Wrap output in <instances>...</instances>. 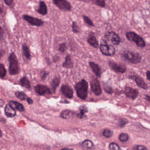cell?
I'll return each mask as SVG.
<instances>
[{
  "label": "cell",
  "instance_id": "6da1fadb",
  "mask_svg": "<svg viewBox=\"0 0 150 150\" xmlns=\"http://www.w3.org/2000/svg\"><path fill=\"white\" fill-rule=\"evenodd\" d=\"M77 95L81 99L85 100L88 95V84L86 81L81 80L75 86Z\"/></svg>",
  "mask_w": 150,
  "mask_h": 150
},
{
  "label": "cell",
  "instance_id": "7a4b0ae2",
  "mask_svg": "<svg viewBox=\"0 0 150 150\" xmlns=\"http://www.w3.org/2000/svg\"><path fill=\"white\" fill-rule=\"evenodd\" d=\"M126 36L129 41L134 42L139 47H145L146 46V43L144 39L134 32H127L126 33Z\"/></svg>",
  "mask_w": 150,
  "mask_h": 150
},
{
  "label": "cell",
  "instance_id": "3957f363",
  "mask_svg": "<svg viewBox=\"0 0 150 150\" xmlns=\"http://www.w3.org/2000/svg\"><path fill=\"white\" fill-rule=\"evenodd\" d=\"M122 57L125 60L133 64L139 63L142 59V56L140 54L131 51L124 52L122 54Z\"/></svg>",
  "mask_w": 150,
  "mask_h": 150
},
{
  "label": "cell",
  "instance_id": "277c9868",
  "mask_svg": "<svg viewBox=\"0 0 150 150\" xmlns=\"http://www.w3.org/2000/svg\"><path fill=\"white\" fill-rule=\"evenodd\" d=\"M9 74L11 75H15L18 74L19 65L16 56L14 52L11 53L9 56Z\"/></svg>",
  "mask_w": 150,
  "mask_h": 150
},
{
  "label": "cell",
  "instance_id": "5b68a950",
  "mask_svg": "<svg viewBox=\"0 0 150 150\" xmlns=\"http://www.w3.org/2000/svg\"><path fill=\"white\" fill-rule=\"evenodd\" d=\"M100 49L102 53L106 56H113L115 53V49L114 47L112 45H108L106 41L104 39L100 41Z\"/></svg>",
  "mask_w": 150,
  "mask_h": 150
},
{
  "label": "cell",
  "instance_id": "8992f818",
  "mask_svg": "<svg viewBox=\"0 0 150 150\" xmlns=\"http://www.w3.org/2000/svg\"><path fill=\"white\" fill-rule=\"evenodd\" d=\"M105 38L112 44L115 45H119L121 41L120 36L115 32L113 31L107 32L105 34Z\"/></svg>",
  "mask_w": 150,
  "mask_h": 150
},
{
  "label": "cell",
  "instance_id": "52a82bcc",
  "mask_svg": "<svg viewBox=\"0 0 150 150\" xmlns=\"http://www.w3.org/2000/svg\"><path fill=\"white\" fill-rule=\"evenodd\" d=\"M54 5L59 9L64 11H70L72 10V5L67 0H52Z\"/></svg>",
  "mask_w": 150,
  "mask_h": 150
},
{
  "label": "cell",
  "instance_id": "ba28073f",
  "mask_svg": "<svg viewBox=\"0 0 150 150\" xmlns=\"http://www.w3.org/2000/svg\"><path fill=\"white\" fill-rule=\"evenodd\" d=\"M23 18L28 23L33 26L40 27L44 24V21L38 18L34 17L27 15H23Z\"/></svg>",
  "mask_w": 150,
  "mask_h": 150
},
{
  "label": "cell",
  "instance_id": "9c48e42d",
  "mask_svg": "<svg viewBox=\"0 0 150 150\" xmlns=\"http://www.w3.org/2000/svg\"><path fill=\"white\" fill-rule=\"evenodd\" d=\"M91 87L92 91L97 96L100 95L102 92L99 82L96 78H93L91 80Z\"/></svg>",
  "mask_w": 150,
  "mask_h": 150
},
{
  "label": "cell",
  "instance_id": "30bf717a",
  "mask_svg": "<svg viewBox=\"0 0 150 150\" xmlns=\"http://www.w3.org/2000/svg\"><path fill=\"white\" fill-rule=\"evenodd\" d=\"M109 65L114 71L118 73H124L127 70L125 65L119 64L112 61L109 62Z\"/></svg>",
  "mask_w": 150,
  "mask_h": 150
},
{
  "label": "cell",
  "instance_id": "8fae6325",
  "mask_svg": "<svg viewBox=\"0 0 150 150\" xmlns=\"http://www.w3.org/2000/svg\"><path fill=\"white\" fill-rule=\"evenodd\" d=\"M87 42L90 45L94 48H98L99 47L98 41L97 40L94 33L91 32L88 35L87 39Z\"/></svg>",
  "mask_w": 150,
  "mask_h": 150
},
{
  "label": "cell",
  "instance_id": "7c38bea8",
  "mask_svg": "<svg viewBox=\"0 0 150 150\" xmlns=\"http://www.w3.org/2000/svg\"><path fill=\"white\" fill-rule=\"evenodd\" d=\"M35 89L36 92L39 95H41V96L49 95V94H51V92L50 89L46 85H39L35 87Z\"/></svg>",
  "mask_w": 150,
  "mask_h": 150
},
{
  "label": "cell",
  "instance_id": "4fadbf2b",
  "mask_svg": "<svg viewBox=\"0 0 150 150\" xmlns=\"http://www.w3.org/2000/svg\"><path fill=\"white\" fill-rule=\"evenodd\" d=\"M124 93L127 97L133 100L136 98L138 95V92L137 90L129 86L125 87Z\"/></svg>",
  "mask_w": 150,
  "mask_h": 150
},
{
  "label": "cell",
  "instance_id": "5bb4252c",
  "mask_svg": "<svg viewBox=\"0 0 150 150\" xmlns=\"http://www.w3.org/2000/svg\"><path fill=\"white\" fill-rule=\"evenodd\" d=\"M62 93L63 95L68 98L69 99H72L74 96V91L73 89L68 85H63L62 86Z\"/></svg>",
  "mask_w": 150,
  "mask_h": 150
},
{
  "label": "cell",
  "instance_id": "9a60e30c",
  "mask_svg": "<svg viewBox=\"0 0 150 150\" xmlns=\"http://www.w3.org/2000/svg\"><path fill=\"white\" fill-rule=\"evenodd\" d=\"M47 7L46 4L43 1H40L38 9L36 10V11L39 14L42 16H46L47 14Z\"/></svg>",
  "mask_w": 150,
  "mask_h": 150
},
{
  "label": "cell",
  "instance_id": "2e32d148",
  "mask_svg": "<svg viewBox=\"0 0 150 150\" xmlns=\"http://www.w3.org/2000/svg\"><path fill=\"white\" fill-rule=\"evenodd\" d=\"M4 113L5 115L8 117H14L16 116V112L9 104L6 105L4 109Z\"/></svg>",
  "mask_w": 150,
  "mask_h": 150
},
{
  "label": "cell",
  "instance_id": "e0dca14e",
  "mask_svg": "<svg viewBox=\"0 0 150 150\" xmlns=\"http://www.w3.org/2000/svg\"><path fill=\"white\" fill-rule=\"evenodd\" d=\"M135 81L137 84L144 90H147L148 89V86L144 80L140 77L136 76L135 78Z\"/></svg>",
  "mask_w": 150,
  "mask_h": 150
},
{
  "label": "cell",
  "instance_id": "ac0fdd59",
  "mask_svg": "<svg viewBox=\"0 0 150 150\" xmlns=\"http://www.w3.org/2000/svg\"><path fill=\"white\" fill-rule=\"evenodd\" d=\"M89 64H90V67L91 68L95 74V75H97V76L99 77H100L101 72H100V68L98 66V64H96L95 63L93 62H91L89 63Z\"/></svg>",
  "mask_w": 150,
  "mask_h": 150
},
{
  "label": "cell",
  "instance_id": "d6986e66",
  "mask_svg": "<svg viewBox=\"0 0 150 150\" xmlns=\"http://www.w3.org/2000/svg\"><path fill=\"white\" fill-rule=\"evenodd\" d=\"M9 104L14 109H17V110L19 111V112H23L24 111V107L23 106L22 104H20V103H18V102L11 101L9 102Z\"/></svg>",
  "mask_w": 150,
  "mask_h": 150
},
{
  "label": "cell",
  "instance_id": "ffe728a7",
  "mask_svg": "<svg viewBox=\"0 0 150 150\" xmlns=\"http://www.w3.org/2000/svg\"><path fill=\"white\" fill-rule=\"evenodd\" d=\"M63 67L67 68H69L73 67V63L69 55H67L66 56L65 62L63 64Z\"/></svg>",
  "mask_w": 150,
  "mask_h": 150
},
{
  "label": "cell",
  "instance_id": "44dd1931",
  "mask_svg": "<svg viewBox=\"0 0 150 150\" xmlns=\"http://www.w3.org/2000/svg\"><path fill=\"white\" fill-rule=\"evenodd\" d=\"M22 49H23V53L24 55L27 58V59H30L31 57L30 52V48L25 43H24L22 45Z\"/></svg>",
  "mask_w": 150,
  "mask_h": 150
},
{
  "label": "cell",
  "instance_id": "7402d4cb",
  "mask_svg": "<svg viewBox=\"0 0 150 150\" xmlns=\"http://www.w3.org/2000/svg\"><path fill=\"white\" fill-rule=\"evenodd\" d=\"M90 2L101 8H105L106 6V2L105 0H90Z\"/></svg>",
  "mask_w": 150,
  "mask_h": 150
},
{
  "label": "cell",
  "instance_id": "603a6c76",
  "mask_svg": "<svg viewBox=\"0 0 150 150\" xmlns=\"http://www.w3.org/2000/svg\"><path fill=\"white\" fill-rule=\"evenodd\" d=\"M20 84L23 87H25L27 89H30L31 87L30 84L29 80L25 77H23L21 78L20 80Z\"/></svg>",
  "mask_w": 150,
  "mask_h": 150
},
{
  "label": "cell",
  "instance_id": "cb8c5ba5",
  "mask_svg": "<svg viewBox=\"0 0 150 150\" xmlns=\"http://www.w3.org/2000/svg\"><path fill=\"white\" fill-rule=\"evenodd\" d=\"M73 114V112L70 110H67L63 111L61 114V117L65 119H69L72 117Z\"/></svg>",
  "mask_w": 150,
  "mask_h": 150
},
{
  "label": "cell",
  "instance_id": "d4e9b609",
  "mask_svg": "<svg viewBox=\"0 0 150 150\" xmlns=\"http://www.w3.org/2000/svg\"><path fill=\"white\" fill-rule=\"evenodd\" d=\"M83 19L84 22L88 26H91V27H93L94 26V23H93L91 19L86 15H83Z\"/></svg>",
  "mask_w": 150,
  "mask_h": 150
},
{
  "label": "cell",
  "instance_id": "484cf974",
  "mask_svg": "<svg viewBox=\"0 0 150 150\" xmlns=\"http://www.w3.org/2000/svg\"><path fill=\"white\" fill-rule=\"evenodd\" d=\"M72 31L74 33H79L80 32V28L76 21H73L72 24Z\"/></svg>",
  "mask_w": 150,
  "mask_h": 150
},
{
  "label": "cell",
  "instance_id": "4316f807",
  "mask_svg": "<svg viewBox=\"0 0 150 150\" xmlns=\"http://www.w3.org/2000/svg\"><path fill=\"white\" fill-rule=\"evenodd\" d=\"M82 145L85 148L87 149H91L93 147V143L91 141L89 140H85L82 143Z\"/></svg>",
  "mask_w": 150,
  "mask_h": 150
},
{
  "label": "cell",
  "instance_id": "83f0119b",
  "mask_svg": "<svg viewBox=\"0 0 150 150\" xmlns=\"http://www.w3.org/2000/svg\"><path fill=\"white\" fill-rule=\"evenodd\" d=\"M60 82V80L59 78H54V79L53 80L51 85H52V88L53 90H56V88H57V87H58L59 85Z\"/></svg>",
  "mask_w": 150,
  "mask_h": 150
},
{
  "label": "cell",
  "instance_id": "f1b7e54d",
  "mask_svg": "<svg viewBox=\"0 0 150 150\" xmlns=\"http://www.w3.org/2000/svg\"><path fill=\"white\" fill-rule=\"evenodd\" d=\"M79 110H80V112L77 114V116L79 118L82 119L83 117L85 114L87 112V108L86 107L82 106L80 107Z\"/></svg>",
  "mask_w": 150,
  "mask_h": 150
},
{
  "label": "cell",
  "instance_id": "f546056e",
  "mask_svg": "<svg viewBox=\"0 0 150 150\" xmlns=\"http://www.w3.org/2000/svg\"><path fill=\"white\" fill-rule=\"evenodd\" d=\"M6 70L4 65L2 63H0V78H3L6 75Z\"/></svg>",
  "mask_w": 150,
  "mask_h": 150
},
{
  "label": "cell",
  "instance_id": "4dcf8cb0",
  "mask_svg": "<svg viewBox=\"0 0 150 150\" xmlns=\"http://www.w3.org/2000/svg\"><path fill=\"white\" fill-rule=\"evenodd\" d=\"M15 95L18 98L21 100H24L26 99V95L23 92L17 91Z\"/></svg>",
  "mask_w": 150,
  "mask_h": 150
},
{
  "label": "cell",
  "instance_id": "1f68e13d",
  "mask_svg": "<svg viewBox=\"0 0 150 150\" xmlns=\"http://www.w3.org/2000/svg\"><path fill=\"white\" fill-rule=\"evenodd\" d=\"M119 139L122 142L127 141L129 139L128 135L125 133H122L119 136Z\"/></svg>",
  "mask_w": 150,
  "mask_h": 150
},
{
  "label": "cell",
  "instance_id": "d6a6232c",
  "mask_svg": "<svg viewBox=\"0 0 150 150\" xmlns=\"http://www.w3.org/2000/svg\"><path fill=\"white\" fill-rule=\"evenodd\" d=\"M103 135L106 137H112L113 135V132L109 129H105L103 132Z\"/></svg>",
  "mask_w": 150,
  "mask_h": 150
},
{
  "label": "cell",
  "instance_id": "836d02e7",
  "mask_svg": "<svg viewBox=\"0 0 150 150\" xmlns=\"http://www.w3.org/2000/svg\"><path fill=\"white\" fill-rule=\"evenodd\" d=\"M109 149L112 150H119L120 149L118 144L115 143H112L109 145Z\"/></svg>",
  "mask_w": 150,
  "mask_h": 150
},
{
  "label": "cell",
  "instance_id": "e575fe53",
  "mask_svg": "<svg viewBox=\"0 0 150 150\" xmlns=\"http://www.w3.org/2000/svg\"><path fill=\"white\" fill-rule=\"evenodd\" d=\"M67 48V45H66V43H63L59 45V51L61 53H63L66 50Z\"/></svg>",
  "mask_w": 150,
  "mask_h": 150
},
{
  "label": "cell",
  "instance_id": "d590c367",
  "mask_svg": "<svg viewBox=\"0 0 150 150\" xmlns=\"http://www.w3.org/2000/svg\"><path fill=\"white\" fill-rule=\"evenodd\" d=\"M127 123V120L126 119H122L120 120L119 121V125L121 127H124Z\"/></svg>",
  "mask_w": 150,
  "mask_h": 150
},
{
  "label": "cell",
  "instance_id": "8d00e7d4",
  "mask_svg": "<svg viewBox=\"0 0 150 150\" xmlns=\"http://www.w3.org/2000/svg\"><path fill=\"white\" fill-rule=\"evenodd\" d=\"M134 149L136 150H147V149L146 147H144V146H142V145H137V146H135L134 148Z\"/></svg>",
  "mask_w": 150,
  "mask_h": 150
},
{
  "label": "cell",
  "instance_id": "74e56055",
  "mask_svg": "<svg viewBox=\"0 0 150 150\" xmlns=\"http://www.w3.org/2000/svg\"><path fill=\"white\" fill-rule=\"evenodd\" d=\"M104 89L105 91L108 93H111L112 92V90L109 86H104Z\"/></svg>",
  "mask_w": 150,
  "mask_h": 150
},
{
  "label": "cell",
  "instance_id": "f35d334b",
  "mask_svg": "<svg viewBox=\"0 0 150 150\" xmlns=\"http://www.w3.org/2000/svg\"><path fill=\"white\" fill-rule=\"evenodd\" d=\"M4 1L5 4L8 6H11L12 5L13 3V1H14V0H4Z\"/></svg>",
  "mask_w": 150,
  "mask_h": 150
},
{
  "label": "cell",
  "instance_id": "ab89813d",
  "mask_svg": "<svg viewBox=\"0 0 150 150\" xmlns=\"http://www.w3.org/2000/svg\"><path fill=\"white\" fill-rule=\"evenodd\" d=\"M4 30L2 27L0 26V38H2L4 35Z\"/></svg>",
  "mask_w": 150,
  "mask_h": 150
},
{
  "label": "cell",
  "instance_id": "60d3db41",
  "mask_svg": "<svg viewBox=\"0 0 150 150\" xmlns=\"http://www.w3.org/2000/svg\"><path fill=\"white\" fill-rule=\"evenodd\" d=\"M27 101L28 102V104H30V105H31L33 103V100L31 99L30 98L28 97L27 98Z\"/></svg>",
  "mask_w": 150,
  "mask_h": 150
},
{
  "label": "cell",
  "instance_id": "b9f144b4",
  "mask_svg": "<svg viewBox=\"0 0 150 150\" xmlns=\"http://www.w3.org/2000/svg\"><path fill=\"white\" fill-rule=\"evenodd\" d=\"M146 75H147V78L150 81V71H147Z\"/></svg>",
  "mask_w": 150,
  "mask_h": 150
},
{
  "label": "cell",
  "instance_id": "7bdbcfd3",
  "mask_svg": "<svg viewBox=\"0 0 150 150\" xmlns=\"http://www.w3.org/2000/svg\"><path fill=\"white\" fill-rule=\"evenodd\" d=\"M4 104V101L0 99V107H1Z\"/></svg>",
  "mask_w": 150,
  "mask_h": 150
},
{
  "label": "cell",
  "instance_id": "ee69618b",
  "mask_svg": "<svg viewBox=\"0 0 150 150\" xmlns=\"http://www.w3.org/2000/svg\"><path fill=\"white\" fill-rule=\"evenodd\" d=\"M145 97H146V100H148V101H150V96H147V95H146V96H145Z\"/></svg>",
  "mask_w": 150,
  "mask_h": 150
},
{
  "label": "cell",
  "instance_id": "f6af8a7d",
  "mask_svg": "<svg viewBox=\"0 0 150 150\" xmlns=\"http://www.w3.org/2000/svg\"><path fill=\"white\" fill-rule=\"evenodd\" d=\"M81 1L84 2H89L90 0H79Z\"/></svg>",
  "mask_w": 150,
  "mask_h": 150
},
{
  "label": "cell",
  "instance_id": "bcb514c9",
  "mask_svg": "<svg viewBox=\"0 0 150 150\" xmlns=\"http://www.w3.org/2000/svg\"><path fill=\"white\" fill-rule=\"evenodd\" d=\"M3 136L2 132L1 130L0 129V137H1Z\"/></svg>",
  "mask_w": 150,
  "mask_h": 150
},
{
  "label": "cell",
  "instance_id": "7dc6e473",
  "mask_svg": "<svg viewBox=\"0 0 150 150\" xmlns=\"http://www.w3.org/2000/svg\"><path fill=\"white\" fill-rule=\"evenodd\" d=\"M3 11V10L0 7V13H2Z\"/></svg>",
  "mask_w": 150,
  "mask_h": 150
}]
</instances>
